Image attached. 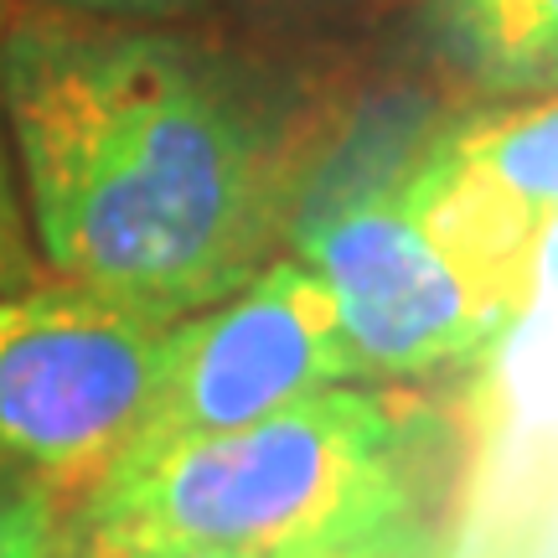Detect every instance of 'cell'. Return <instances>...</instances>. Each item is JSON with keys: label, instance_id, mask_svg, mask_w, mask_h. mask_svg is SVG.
Here are the masks:
<instances>
[{"label": "cell", "instance_id": "10", "mask_svg": "<svg viewBox=\"0 0 558 558\" xmlns=\"http://www.w3.org/2000/svg\"><path fill=\"white\" fill-rule=\"evenodd\" d=\"M37 243H32V222H26V202H21L16 160H11V140L0 120V295L21 290L37 279Z\"/></svg>", "mask_w": 558, "mask_h": 558}, {"label": "cell", "instance_id": "12", "mask_svg": "<svg viewBox=\"0 0 558 558\" xmlns=\"http://www.w3.org/2000/svg\"><path fill=\"white\" fill-rule=\"evenodd\" d=\"M62 558H254V554H222V548H135V554H73V548H62Z\"/></svg>", "mask_w": 558, "mask_h": 558}, {"label": "cell", "instance_id": "11", "mask_svg": "<svg viewBox=\"0 0 558 558\" xmlns=\"http://www.w3.org/2000/svg\"><path fill=\"white\" fill-rule=\"evenodd\" d=\"M68 16H88V21H130V26H156L171 21L181 11H197L202 0H52Z\"/></svg>", "mask_w": 558, "mask_h": 558}, {"label": "cell", "instance_id": "7", "mask_svg": "<svg viewBox=\"0 0 558 558\" xmlns=\"http://www.w3.org/2000/svg\"><path fill=\"white\" fill-rule=\"evenodd\" d=\"M418 37L445 78L486 104L558 94V0H424Z\"/></svg>", "mask_w": 558, "mask_h": 558}, {"label": "cell", "instance_id": "4", "mask_svg": "<svg viewBox=\"0 0 558 558\" xmlns=\"http://www.w3.org/2000/svg\"><path fill=\"white\" fill-rule=\"evenodd\" d=\"M171 320L73 279L0 295V465L78 501L135 429Z\"/></svg>", "mask_w": 558, "mask_h": 558}, {"label": "cell", "instance_id": "6", "mask_svg": "<svg viewBox=\"0 0 558 558\" xmlns=\"http://www.w3.org/2000/svg\"><path fill=\"white\" fill-rule=\"evenodd\" d=\"M399 181L439 239L527 295L538 243L558 222V94L450 124Z\"/></svg>", "mask_w": 558, "mask_h": 558}, {"label": "cell", "instance_id": "9", "mask_svg": "<svg viewBox=\"0 0 558 558\" xmlns=\"http://www.w3.org/2000/svg\"><path fill=\"white\" fill-rule=\"evenodd\" d=\"M68 497L32 471L0 465V558H62Z\"/></svg>", "mask_w": 558, "mask_h": 558}, {"label": "cell", "instance_id": "1", "mask_svg": "<svg viewBox=\"0 0 558 558\" xmlns=\"http://www.w3.org/2000/svg\"><path fill=\"white\" fill-rule=\"evenodd\" d=\"M0 120L37 259L156 320L233 295L295 222L284 109L192 37L68 11L11 21Z\"/></svg>", "mask_w": 558, "mask_h": 558}, {"label": "cell", "instance_id": "5", "mask_svg": "<svg viewBox=\"0 0 558 558\" xmlns=\"http://www.w3.org/2000/svg\"><path fill=\"white\" fill-rule=\"evenodd\" d=\"M331 383H357L337 300L300 254H275L233 295L166 326L145 409L104 476L192 439L243 429Z\"/></svg>", "mask_w": 558, "mask_h": 558}, {"label": "cell", "instance_id": "8", "mask_svg": "<svg viewBox=\"0 0 558 558\" xmlns=\"http://www.w3.org/2000/svg\"><path fill=\"white\" fill-rule=\"evenodd\" d=\"M275 558H456V538L445 533L435 507L388 512L378 522H362L337 538H311L300 548H284Z\"/></svg>", "mask_w": 558, "mask_h": 558}, {"label": "cell", "instance_id": "3", "mask_svg": "<svg viewBox=\"0 0 558 558\" xmlns=\"http://www.w3.org/2000/svg\"><path fill=\"white\" fill-rule=\"evenodd\" d=\"M295 254L337 300L357 383H418L486 357L527 305L518 284L439 239L403 181L300 218Z\"/></svg>", "mask_w": 558, "mask_h": 558}, {"label": "cell", "instance_id": "2", "mask_svg": "<svg viewBox=\"0 0 558 558\" xmlns=\"http://www.w3.org/2000/svg\"><path fill=\"white\" fill-rule=\"evenodd\" d=\"M450 424L399 383H331L228 435L94 481L68 507L73 554L222 548L275 558L388 512L435 507Z\"/></svg>", "mask_w": 558, "mask_h": 558}]
</instances>
